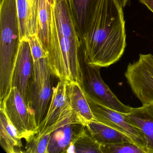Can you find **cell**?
Returning a JSON list of instances; mask_svg holds the SVG:
<instances>
[{
	"mask_svg": "<svg viewBox=\"0 0 153 153\" xmlns=\"http://www.w3.org/2000/svg\"><path fill=\"white\" fill-rule=\"evenodd\" d=\"M125 24L117 0H99L81 40L86 65L107 68L120 59L127 45Z\"/></svg>",
	"mask_w": 153,
	"mask_h": 153,
	"instance_id": "6da1fadb",
	"label": "cell"
},
{
	"mask_svg": "<svg viewBox=\"0 0 153 153\" xmlns=\"http://www.w3.org/2000/svg\"><path fill=\"white\" fill-rule=\"evenodd\" d=\"M39 0H16L20 41L37 35Z\"/></svg>",
	"mask_w": 153,
	"mask_h": 153,
	"instance_id": "8fae6325",
	"label": "cell"
},
{
	"mask_svg": "<svg viewBox=\"0 0 153 153\" xmlns=\"http://www.w3.org/2000/svg\"><path fill=\"white\" fill-rule=\"evenodd\" d=\"M102 153H146L145 149L131 142L101 145Z\"/></svg>",
	"mask_w": 153,
	"mask_h": 153,
	"instance_id": "44dd1931",
	"label": "cell"
},
{
	"mask_svg": "<svg viewBox=\"0 0 153 153\" xmlns=\"http://www.w3.org/2000/svg\"><path fill=\"white\" fill-rule=\"evenodd\" d=\"M34 64L33 74L29 88V103L34 111L39 126L45 117L48 104L51 99L53 74L48 57L34 61Z\"/></svg>",
	"mask_w": 153,
	"mask_h": 153,
	"instance_id": "5b68a950",
	"label": "cell"
},
{
	"mask_svg": "<svg viewBox=\"0 0 153 153\" xmlns=\"http://www.w3.org/2000/svg\"><path fill=\"white\" fill-rule=\"evenodd\" d=\"M22 139L16 128L0 108V144L7 153H25L22 150Z\"/></svg>",
	"mask_w": 153,
	"mask_h": 153,
	"instance_id": "2e32d148",
	"label": "cell"
},
{
	"mask_svg": "<svg viewBox=\"0 0 153 153\" xmlns=\"http://www.w3.org/2000/svg\"><path fill=\"white\" fill-rule=\"evenodd\" d=\"M68 1L77 30L82 40L99 0Z\"/></svg>",
	"mask_w": 153,
	"mask_h": 153,
	"instance_id": "9a60e30c",
	"label": "cell"
},
{
	"mask_svg": "<svg viewBox=\"0 0 153 153\" xmlns=\"http://www.w3.org/2000/svg\"><path fill=\"white\" fill-rule=\"evenodd\" d=\"M68 81L59 80L55 87L53 88L51 103L45 117L38 126L37 134H42L52 126L69 105L67 94Z\"/></svg>",
	"mask_w": 153,
	"mask_h": 153,
	"instance_id": "7c38bea8",
	"label": "cell"
},
{
	"mask_svg": "<svg viewBox=\"0 0 153 153\" xmlns=\"http://www.w3.org/2000/svg\"><path fill=\"white\" fill-rule=\"evenodd\" d=\"M85 127L74 115L69 104L62 114L59 125L51 133L47 153H67Z\"/></svg>",
	"mask_w": 153,
	"mask_h": 153,
	"instance_id": "ba28073f",
	"label": "cell"
},
{
	"mask_svg": "<svg viewBox=\"0 0 153 153\" xmlns=\"http://www.w3.org/2000/svg\"><path fill=\"white\" fill-rule=\"evenodd\" d=\"M0 102L11 88L12 72L20 45L16 0H0Z\"/></svg>",
	"mask_w": 153,
	"mask_h": 153,
	"instance_id": "3957f363",
	"label": "cell"
},
{
	"mask_svg": "<svg viewBox=\"0 0 153 153\" xmlns=\"http://www.w3.org/2000/svg\"><path fill=\"white\" fill-rule=\"evenodd\" d=\"M140 2L145 5L153 13V0H139Z\"/></svg>",
	"mask_w": 153,
	"mask_h": 153,
	"instance_id": "7402d4cb",
	"label": "cell"
},
{
	"mask_svg": "<svg viewBox=\"0 0 153 153\" xmlns=\"http://www.w3.org/2000/svg\"><path fill=\"white\" fill-rule=\"evenodd\" d=\"M125 117L131 124L140 130L146 142L147 153H153V104L133 108Z\"/></svg>",
	"mask_w": 153,
	"mask_h": 153,
	"instance_id": "5bb4252c",
	"label": "cell"
},
{
	"mask_svg": "<svg viewBox=\"0 0 153 153\" xmlns=\"http://www.w3.org/2000/svg\"><path fill=\"white\" fill-rule=\"evenodd\" d=\"M52 131L47 130L42 134H36L30 141L27 142L25 153H47L50 137Z\"/></svg>",
	"mask_w": 153,
	"mask_h": 153,
	"instance_id": "ffe728a7",
	"label": "cell"
},
{
	"mask_svg": "<svg viewBox=\"0 0 153 153\" xmlns=\"http://www.w3.org/2000/svg\"><path fill=\"white\" fill-rule=\"evenodd\" d=\"M52 0H39L37 36L48 54L51 37Z\"/></svg>",
	"mask_w": 153,
	"mask_h": 153,
	"instance_id": "ac0fdd59",
	"label": "cell"
},
{
	"mask_svg": "<svg viewBox=\"0 0 153 153\" xmlns=\"http://www.w3.org/2000/svg\"><path fill=\"white\" fill-rule=\"evenodd\" d=\"M101 68L86 65V92L97 102L123 113H129L133 108L123 103L105 84L100 75Z\"/></svg>",
	"mask_w": 153,
	"mask_h": 153,
	"instance_id": "9c48e42d",
	"label": "cell"
},
{
	"mask_svg": "<svg viewBox=\"0 0 153 153\" xmlns=\"http://www.w3.org/2000/svg\"><path fill=\"white\" fill-rule=\"evenodd\" d=\"M87 98L95 120L106 124L126 134L133 143L146 150V142L140 129L131 124L125 114L101 104L94 100L86 91Z\"/></svg>",
	"mask_w": 153,
	"mask_h": 153,
	"instance_id": "52a82bcc",
	"label": "cell"
},
{
	"mask_svg": "<svg viewBox=\"0 0 153 153\" xmlns=\"http://www.w3.org/2000/svg\"><path fill=\"white\" fill-rule=\"evenodd\" d=\"M51 37L48 59L53 76L84 86L80 62L82 41L68 0H52Z\"/></svg>",
	"mask_w": 153,
	"mask_h": 153,
	"instance_id": "7a4b0ae2",
	"label": "cell"
},
{
	"mask_svg": "<svg viewBox=\"0 0 153 153\" xmlns=\"http://www.w3.org/2000/svg\"><path fill=\"white\" fill-rule=\"evenodd\" d=\"M125 76L142 105H153V55L140 54L137 61L128 65Z\"/></svg>",
	"mask_w": 153,
	"mask_h": 153,
	"instance_id": "8992f818",
	"label": "cell"
},
{
	"mask_svg": "<svg viewBox=\"0 0 153 153\" xmlns=\"http://www.w3.org/2000/svg\"><path fill=\"white\" fill-rule=\"evenodd\" d=\"M67 94L68 102L74 115L84 125L94 120L87 98L85 86L77 82H68Z\"/></svg>",
	"mask_w": 153,
	"mask_h": 153,
	"instance_id": "4fadbf2b",
	"label": "cell"
},
{
	"mask_svg": "<svg viewBox=\"0 0 153 153\" xmlns=\"http://www.w3.org/2000/svg\"><path fill=\"white\" fill-rule=\"evenodd\" d=\"M0 108L21 139L28 142L37 134L38 126L34 111L16 88H11L7 95L0 102Z\"/></svg>",
	"mask_w": 153,
	"mask_h": 153,
	"instance_id": "277c9868",
	"label": "cell"
},
{
	"mask_svg": "<svg viewBox=\"0 0 153 153\" xmlns=\"http://www.w3.org/2000/svg\"><path fill=\"white\" fill-rule=\"evenodd\" d=\"M67 153H102L101 145L92 137L85 127L79 132Z\"/></svg>",
	"mask_w": 153,
	"mask_h": 153,
	"instance_id": "d6986e66",
	"label": "cell"
},
{
	"mask_svg": "<svg viewBox=\"0 0 153 153\" xmlns=\"http://www.w3.org/2000/svg\"><path fill=\"white\" fill-rule=\"evenodd\" d=\"M128 1L129 0H117L118 3L123 8L125 7V6L128 4Z\"/></svg>",
	"mask_w": 153,
	"mask_h": 153,
	"instance_id": "603a6c76",
	"label": "cell"
},
{
	"mask_svg": "<svg viewBox=\"0 0 153 153\" xmlns=\"http://www.w3.org/2000/svg\"><path fill=\"white\" fill-rule=\"evenodd\" d=\"M85 126L92 137L100 145L123 142L133 143L126 134L95 120L87 123Z\"/></svg>",
	"mask_w": 153,
	"mask_h": 153,
	"instance_id": "e0dca14e",
	"label": "cell"
},
{
	"mask_svg": "<svg viewBox=\"0 0 153 153\" xmlns=\"http://www.w3.org/2000/svg\"><path fill=\"white\" fill-rule=\"evenodd\" d=\"M34 60L28 40H22L19 45L11 78V88H15L29 103V91L34 71Z\"/></svg>",
	"mask_w": 153,
	"mask_h": 153,
	"instance_id": "30bf717a",
	"label": "cell"
}]
</instances>
